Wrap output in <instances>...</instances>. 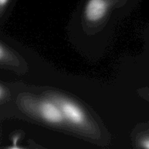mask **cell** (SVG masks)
I'll list each match as a JSON object with an SVG mask.
<instances>
[{
  "label": "cell",
  "instance_id": "cell-7",
  "mask_svg": "<svg viewBox=\"0 0 149 149\" xmlns=\"http://www.w3.org/2000/svg\"><path fill=\"white\" fill-rule=\"evenodd\" d=\"M2 93H3V90L2 89H1V87H0V98H1V95H2Z\"/></svg>",
  "mask_w": 149,
  "mask_h": 149
},
{
  "label": "cell",
  "instance_id": "cell-6",
  "mask_svg": "<svg viewBox=\"0 0 149 149\" xmlns=\"http://www.w3.org/2000/svg\"><path fill=\"white\" fill-rule=\"evenodd\" d=\"M4 49L2 48V47L0 45V59H1V58L4 57Z\"/></svg>",
  "mask_w": 149,
  "mask_h": 149
},
{
  "label": "cell",
  "instance_id": "cell-1",
  "mask_svg": "<svg viewBox=\"0 0 149 149\" xmlns=\"http://www.w3.org/2000/svg\"><path fill=\"white\" fill-rule=\"evenodd\" d=\"M56 103L62 111L64 119H66L71 125L76 126H82L85 125L87 122L85 113L78 105L65 99L57 100Z\"/></svg>",
  "mask_w": 149,
  "mask_h": 149
},
{
  "label": "cell",
  "instance_id": "cell-5",
  "mask_svg": "<svg viewBox=\"0 0 149 149\" xmlns=\"http://www.w3.org/2000/svg\"><path fill=\"white\" fill-rule=\"evenodd\" d=\"M142 145L144 148H149V139L144 140V141L142 142Z\"/></svg>",
  "mask_w": 149,
  "mask_h": 149
},
{
  "label": "cell",
  "instance_id": "cell-2",
  "mask_svg": "<svg viewBox=\"0 0 149 149\" xmlns=\"http://www.w3.org/2000/svg\"><path fill=\"white\" fill-rule=\"evenodd\" d=\"M37 110L41 118L49 124L59 125L65 120L62 111L57 103L49 100L42 101Z\"/></svg>",
  "mask_w": 149,
  "mask_h": 149
},
{
  "label": "cell",
  "instance_id": "cell-4",
  "mask_svg": "<svg viewBox=\"0 0 149 149\" xmlns=\"http://www.w3.org/2000/svg\"><path fill=\"white\" fill-rule=\"evenodd\" d=\"M10 0H0V8L5 7L7 4H8Z\"/></svg>",
  "mask_w": 149,
  "mask_h": 149
},
{
  "label": "cell",
  "instance_id": "cell-3",
  "mask_svg": "<svg viewBox=\"0 0 149 149\" xmlns=\"http://www.w3.org/2000/svg\"><path fill=\"white\" fill-rule=\"evenodd\" d=\"M109 10L106 0H89L84 10L85 17L89 21L97 22L106 16Z\"/></svg>",
  "mask_w": 149,
  "mask_h": 149
}]
</instances>
